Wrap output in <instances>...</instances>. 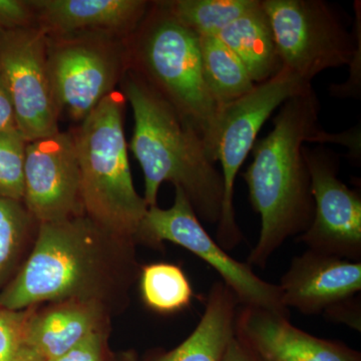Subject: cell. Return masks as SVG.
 I'll return each mask as SVG.
<instances>
[{"mask_svg": "<svg viewBox=\"0 0 361 361\" xmlns=\"http://www.w3.org/2000/svg\"><path fill=\"white\" fill-rule=\"evenodd\" d=\"M35 307L20 311L0 307V361H37L26 345V326Z\"/></svg>", "mask_w": 361, "mask_h": 361, "instance_id": "cb8c5ba5", "label": "cell"}, {"mask_svg": "<svg viewBox=\"0 0 361 361\" xmlns=\"http://www.w3.org/2000/svg\"><path fill=\"white\" fill-rule=\"evenodd\" d=\"M171 13L190 30L201 35H218L257 6L259 0H163Z\"/></svg>", "mask_w": 361, "mask_h": 361, "instance_id": "7402d4cb", "label": "cell"}, {"mask_svg": "<svg viewBox=\"0 0 361 361\" xmlns=\"http://www.w3.org/2000/svg\"><path fill=\"white\" fill-rule=\"evenodd\" d=\"M135 242L156 249L161 248L164 242L183 247L216 270L240 305L290 316L282 304L279 286L259 277L248 263L229 255L206 231L180 188L175 187L171 208H148L135 234Z\"/></svg>", "mask_w": 361, "mask_h": 361, "instance_id": "ba28073f", "label": "cell"}, {"mask_svg": "<svg viewBox=\"0 0 361 361\" xmlns=\"http://www.w3.org/2000/svg\"><path fill=\"white\" fill-rule=\"evenodd\" d=\"M122 94L134 114L130 149L141 166L148 208L157 205L163 183L186 195L201 222L217 225L222 211V174L198 133L139 75L128 71Z\"/></svg>", "mask_w": 361, "mask_h": 361, "instance_id": "3957f363", "label": "cell"}, {"mask_svg": "<svg viewBox=\"0 0 361 361\" xmlns=\"http://www.w3.org/2000/svg\"><path fill=\"white\" fill-rule=\"evenodd\" d=\"M235 336L264 361H361L360 351L341 341L312 336L289 316L240 306Z\"/></svg>", "mask_w": 361, "mask_h": 361, "instance_id": "4fadbf2b", "label": "cell"}, {"mask_svg": "<svg viewBox=\"0 0 361 361\" xmlns=\"http://www.w3.org/2000/svg\"><path fill=\"white\" fill-rule=\"evenodd\" d=\"M223 361H264L243 341L235 336L228 346Z\"/></svg>", "mask_w": 361, "mask_h": 361, "instance_id": "f1b7e54d", "label": "cell"}, {"mask_svg": "<svg viewBox=\"0 0 361 361\" xmlns=\"http://www.w3.org/2000/svg\"><path fill=\"white\" fill-rule=\"evenodd\" d=\"M11 129H18L16 116L6 80L0 71V132Z\"/></svg>", "mask_w": 361, "mask_h": 361, "instance_id": "83f0119b", "label": "cell"}, {"mask_svg": "<svg viewBox=\"0 0 361 361\" xmlns=\"http://www.w3.org/2000/svg\"><path fill=\"white\" fill-rule=\"evenodd\" d=\"M314 201L312 222L297 241L310 250L361 262V196L338 178L339 156L303 146Z\"/></svg>", "mask_w": 361, "mask_h": 361, "instance_id": "8fae6325", "label": "cell"}, {"mask_svg": "<svg viewBox=\"0 0 361 361\" xmlns=\"http://www.w3.org/2000/svg\"><path fill=\"white\" fill-rule=\"evenodd\" d=\"M0 71L25 141L58 133L61 114L49 77L47 35L39 26L0 30Z\"/></svg>", "mask_w": 361, "mask_h": 361, "instance_id": "30bf717a", "label": "cell"}, {"mask_svg": "<svg viewBox=\"0 0 361 361\" xmlns=\"http://www.w3.org/2000/svg\"><path fill=\"white\" fill-rule=\"evenodd\" d=\"M199 45L204 80L221 111L254 89L245 66L216 35H201Z\"/></svg>", "mask_w": 361, "mask_h": 361, "instance_id": "d6986e66", "label": "cell"}, {"mask_svg": "<svg viewBox=\"0 0 361 361\" xmlns=\"http://www.w3.org/2000/svg\"><path fill=\"white\" fill-rule=\"evenodd\" d=\"M126 104L115 90L71 134L85 215L114 234L135 240L148 205L133 182L123 130Z\"/></svg>", "mask_w": 361, "mask_h": 361, "instance_id": "5b68a950", "label": "cell"}, {"mask_svg": "<svg viewBox=\"0 0 361 361\" xmlns=\"http://www.w3.org/2000/svg\"><path fill=\"white\" fill-rule=\"evenodd\" d=\"M47 66L61 114L82 123L129 71L128 39L102 32L47 37Z\"/></svg>", "mask_w": 361, "mask_h": 361, "instance_id": "52a82bcc", "label": "cell"}, {"mask_svg": "<svg viewBox=\"0 0 361 361\" xmlns=\"http://www.w3.org/2000/svg\"><path fill=\"white\" fill-rule=\"evenodd\" d=\"M139 279L142 301L157 313L180 312L192 302L193 288L178 265L161 262L142 266Z\"/></svg>", "mask_w": 361, "mask_h": 361, "instance_id": "44dd1931", "label": "cell"}, {"mask_svg": "<svg viewBox=\"0 0 361 361\" xmlns=\"http://www.w3.org/2000/svg\"><path fill=\"white\" fill-rule=\"evenodd\" d=\"M310 85L282 68L274 77L256 85L245 97L223 109L216 160L221 164L224 194L215 240L224 250H233L243 240L233 202L240 169L251 153L261 128L274 111Z\"/></svg>", "mask_w": 361, "mask_h": 361, "instance_id": "9c48e42d", "label": "cell"}, {"mask_svg": "<svg viewBox=\"0 0 361 361\" xmlns=\"http://www.w3.org/2000/svg\"><path fill=\"white\" fill-rule=\"evenodd\" d=\"M239 302L229 287L215 281L207 296L205 311L193 332L182 343L149 361H223L235 337Z\"/></svg>", "mask_w": 361, "mask_h": 361, "instance_id": "e0dca14e", "label": "cell"}, {"mask_svg": "<svg viewBox=\"0 0 361 361\" xmlns=\"http://www.w3.org/2000/svg\"><path fill=\"white\" fill-rule=\"evenodd\" d=\"M282 304L305 315L323 314L361 290V262L310 250L292 258L278 284Z\"/></svg>", "mask_w": 361, "mask_h": 361, "instance_id": "5bb4252c", "label": "cell"}, {"mask_svg": "<svg viewBox=\"0 0 361 361\" xmlns=\"http://www.w3.org/2000/svg\"><path fill=\"white\" fill-rule=\"evenodd\" d=\"M32 25H35V18L30 0H0V30Z\"/></svg>", "mask_w": 361, "mask_h": 361, "instance_id": "d4e9b609", "label": "cell"}, {"mask_svg": "<svg viewBox=\"0 0 361 361\" xmlns=\"http://www.w3.org/2000/svg\"><path fill=\"white\" fill-rule=\"evenodd\" d=\"M110 312L99 304L66 300L35 308L26 326V345L37 361L65 355L108 326Z\"/></svg>", "mask_w": 361, "mask_h": 361, "instance_id": "2e32d148", "label": "cell"}, {"mask_svg": "<svg viewBox=\"0 0 361 361\" xmlns=\"http://www.w3.org/2000/svg\"><path fill=\"white\" fill-rule=\"evenodd\" d=\"M137 245L87 215L40 223L25 264L0 291V307L20 311L78 300L99 304L110 314L121 312L141 273Z\"/></svg>", "mask_w": 361, "mask_h": 361, "instance_id": "6da1fadb", "label": "cell"}, {"mask_svg": "<svg viewBox=\"0 0 361 361\" xmlns=\"http://www.w3.org/2000/svg\"><path fill=\"white\" fill-rule=\"evenodd\" d=\"M319 113V99L310 85L279 106L272 130L254 144L253 161L243 174L261 222L247 261L252 267L265 268L287 240L300 236L312 222L314 201L303 146L322 130Z\"/></svg>", "mask_w": 361, "mask_h": 361, "instance_id": "7a4b0ae2", "label": "cell"}, {"mask_svg": "<svg viewBox=\"0 0 361 361\" xmlns=\"http://www.w3.org/2000/svg\"><path fill=\"white\" fill-rule=\"evenodd\" d=\"M47 37L102 32L129 39L146 16L147 0H30Z\"/></svg>", "mask_w": 361, "mask_h": 361, "instance_id": "9a60e30c", "label": "cell"}, {"mask_svg": "<svg viewBox=\"0 0 361 361\" xmlns=\"http://www.w3.org/2000/svg\"><path fill=\"white\" fill-rule=\"evenodd\" d=\"M129 71L166 99L203 140L216 160L222 111L202 71L199 37L169 11L163 0L151 1L128 39Z\"/></svg>", "mask_w": 361, "mask_h": 361, "instance_id": "277c9868", "label": "cell"}, {"mask_svg": "<svg viewBox=\"0 0 361 361\" xmlns=\"http://www.w3.org/2000/svg\"><path fill=\"white\" fill-rule=\"evenodd\" d=\"M323 315L331 322L342 323L355 331L361 332L360 297L353 296L331 306Z\"/></svg>", "mask_w": 361, "mask_h": 361, "instance_id": "4316f807", "label": "cell"}, {"mask_svg": "<svg viewBox=\"0 0 361 361\" xmlns=\"http://www.w3.org/2000/svg\"><path fill=\"white\" fill-rule=\"evenodd\" d=\"M39 225L23 202L0 198V291L25 264Z\"/></svg>", "mask_w": 361, "mask_h": 361, "instance_id": "ffe728a7", "label": "cell"}, {"mask_svg": "<svg viewBox=\"0 0 361 361\" xmlns=\"http://www.w3.org/2000/svg\"><path fill=\"white\" fill-rule=\"evenodd\" d=\"M23 203L39 224L85 215L71 132L27 142Z\"/></svg>", "mask_w": 361, "mask_h": 361, "instance_id": "7c38bea8", "label": "cell"}, {"mask_svg": "<svg viewBox=\"0 0 361 361\" xmlns=\"http://www.w3.org/2000/svg\"><path fill=\"white\" fill-rule=\"evenodd\" d=\"M241 61L254 84H261L281 70L269 20L257 6L216 35Z\"/></svg>", "mask_w": 361, "mask_h": 361, "instance_id": "ac0fdd59", "label": "cell"}, {"mask_svg": "<svg viewBox=\"0 0 361 361\" xmlns=\"http://www.w3.org/2000/svg\"><path fill=\"white\" fill-rule=\"evenodd\" d=\"M104 331L94 332L65 355L51 361H104Z\"/></svg>", "mask_w": 361, "mask_h": 361, "instance_id": "484cf974", "label": "cell"}, {"mask_svg": "<svg viewBox=\"0 0 361 361\" xmlns=\"http://www.w3.org/2000/svg\"><path fill=\"white\" fill-rule=\"evenodd\" d=\"M261 6L282 68L307 84L322 71L350 65L361 45L360 1L355 2V32L323 0H261Z\"/></svg>", "mask_w": 361, "mask_h": 361, "instance_id": "8992f818", "label": "cell"}, {"mask_svg": "<svg viewBox=\"0 0 361 361\" xmlns=\"http://www.w3.org/2000/svg\"><path fill=\"white\" fill-rule=\"evenodd\" d=\"M26 144L18 129L0 132V198L23 201Z\"/></svg>", "mask_w": 361, "mask_h": 361, "instance_id": "603a6c76", "label": "cell"}, {"mask_svg": "<svg viewBox=\"0 0 361 361\" xmlns=\"http://www.w3.org/2000/svg\"><path fill=\"white\" fill-rule=\"evenodd\" d=\"M126 361H135V358L132 355H129L126 357Z\"/></svg>", "mask_w": 361, "mask_h": 361, "instance_id": "f546056e", "label": "cell"}]
</instances>
